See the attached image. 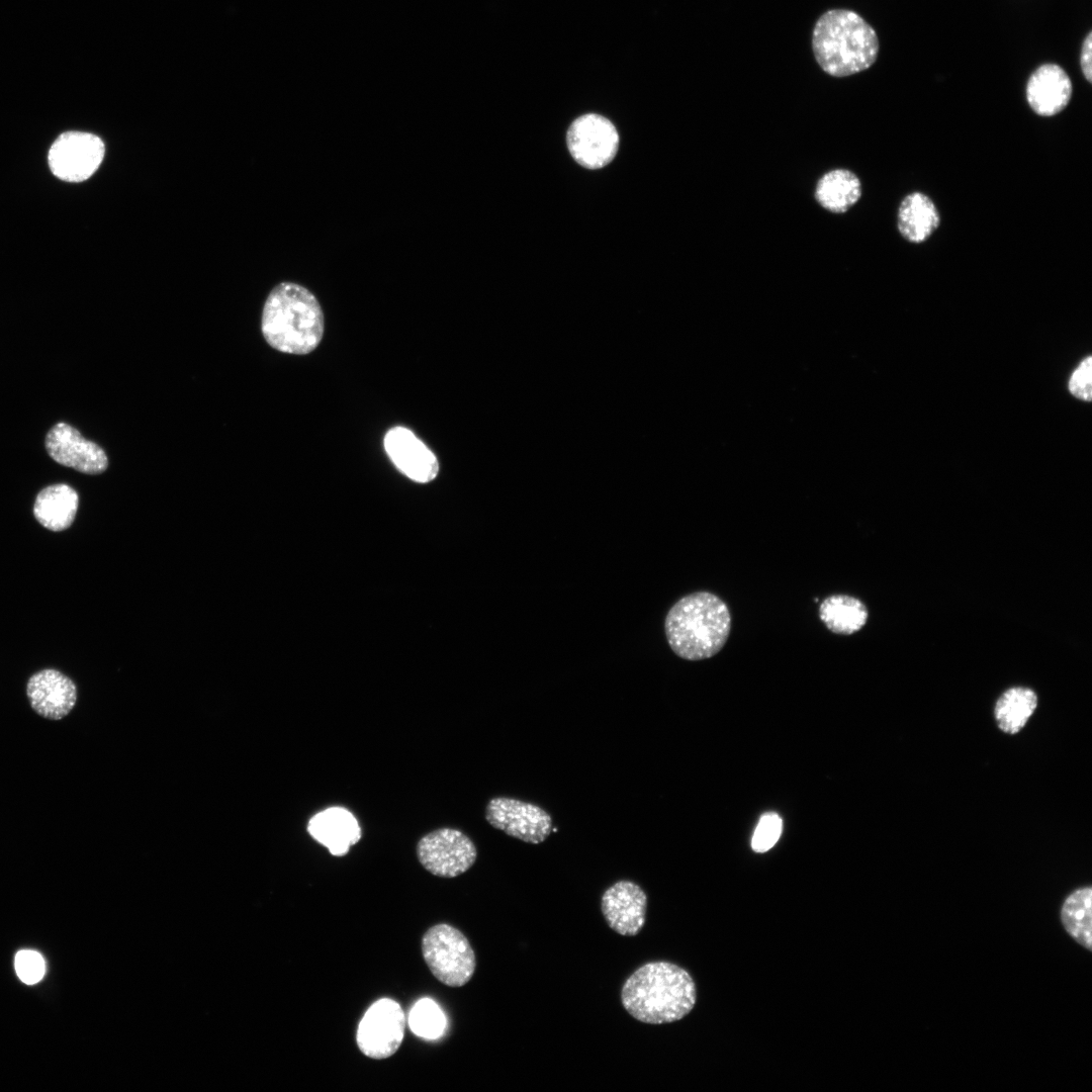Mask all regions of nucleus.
<instances>
[{
	"label": "nucleus",
	"instance_id": "nucleus-5",
	"mask_svg": "<svg viewBox=\"0 0 1092 1092\" xmlns=\"http://www.w3.org/2000/svg\"><path fill=\"white\" fill-rule=\"evenodd\" d=\"M422 953L433 976L449 987H462L476 968L475 952L467 937L454 926L439 923L422 937Z\"/></svg>",
	"mask_w": 1092,
	"mask_h": 1092
},
{
	"label": "nucleus",
	"instance_id": "nucleus-22",
	"mask_svg": "<svg viewBox=\"0 0 1092 1092\" xmlns=\"http://www.w3.org/2000/svg\"><path fill=\"white\" fill-rule=\"evenodd\" d=\"M1091 887L1073 891L1064 901L1061 920L1066 931L1082 946L1091 949Z\"/></svg>",
	"mask_w": 1092,
	"mask_h": 1092
},
{
	"label": "nucleus",
	"instance_id": "nucleus-21",
	"mask_svg": "<svg viewBox=\"0 0 1092 1092\" xmlns=\"http://www.w3.org/2000/svg\"><path fill=\"white\" fill-rule=\"evenodd\" d=\"M1037 707L1036 693L1025 687L1006 690L997 700L994 715L1000 730L1007 734L1018 733Z\"/></svg>",
	"mask_w": 1092,
	"mask_h": 1092
},
{
	"label": "nucleus",
	"instance_id": "nucleus-3",
	"mask_svg": "<svg viewBox=\"0 0 1092 1092\" xmlns=\"http://www.w3.org/2000/svg\"><path fill=\"white\" fill-rule=\"evenodd\" d=\"M266 342L283 353L313 351L324 334V313L315 296L303 286L282 282L269 293L262 312Z\"/></svg>",
	"mask_w": 1092,
	"mask_h": 1092
},
{
	"label": "nucleus",
	"instance_id": "nucleus-26",
	"mask_svg": "<svg viewBox=\"0 0 1092 1092\" xmlns=\"http://www.w3.org/2000/svg\"><path fill=\"white\" fill-rule=\"evenodd\" d=\"M1091 357L1084 359L1073 373L1069 381L1071 393L1082 400L1090 401L1092 398L1091 384Z\"/></svg>",
	"mask_w": 1092,
	"mask_h": 1092
},
{
	"label": "nucleus",
	"instance_id": "nucleus-7",
	"mask_svg": "<svg viewBox=\"0 0 1092 1092\" xmlns=\"http://www.w3.org/2000/svg\"><path fill=\"white\" fill-rule=\"evenodd\" d=\"M405 1016L394 1000L382 998L374 1002L362 1017L356 1042L360 1052L371 1059L383 1060L394 1055L402 1043Z\"/></svg>",
	"mask_w": 1092,
	"mask_h": 1092
},
{
	"label": "nucleus",
	"instance_id": "nucleus-15",
	"mask_svg": "<svg viewBox=\"0 0 1092 1092\" xmlns=\"http://www.w3.org/2000/svg\"><path fill=\"white\" fill-rule=\"evenodd\" d=\"M1073 85L1066 71L1057 64L1039 66L1028 78L1025 95L1031 110L1043 117L1062 112L1069 104Z\"/></svg>",
	"mask_w": 1092,
	"mask_h": 1092
},
{
	"label": "nucleus",
	"instance_id": "nucleus-10",
	"mask_svg": "<svg viewBox=\"0 0 1092 1092\" xmlns=\"http://www.w3.org/2000/svg\"><path fill=\"white\" fill-rule=\"evenodd\" d=\"M567 145L571 156L587 169H599L615 157L619 135L606 117L588 113L576 118L569 126Z\"/></svg>",
	"mask_w": 1092,
	"mask_h": 1092
},
{
	"label": "nucleus",
	"instance_id": "nucleus-2",
	"mask_svg": "<svg viewBox=\"0 0 1092 1092\" xmlns=\"http://www.w3.org/2000/svg\"><path fill=\"white\" fill-rule=\"evenodd\" d=\"M730 630L731 615L727 604L706 590L680 598L664 619L669 647L678 657L691 661L708 659L720 652Z\"/></svg>",
	"mask_w": 1092,
	"mask_h": 1092
},
{
	"label": "nucleus",
	"instance_id": "nucleus-11",
	"mask_svg": "<svg viewBox=\"0 0 1092 1092\" xmlns=\"http://www.w3.org/2000/svg\"><path fill=\"white\" fill-rule=\"evenodd\" d=\"M44 445L54 461L81 473L100 474L108 466L105 451L96 443L86 440L67 423L53 426L46 436Z\"/></svg>",
	"mask_w": 1092,
	"mask_h": 1092
},
{
	"label": "nucleus",
	"instance_id": "nucleus-20",
	"mask_svg": "<svg viewBox=\"0 0 1092 1092\" xmlns=\"http://www.w3.org/2000/svg\"><path fill=\"white\" fill-rule=\"evenodd\" d=\"M819 618L834 634L851 635L867 623L869 613L866 605L848 595H832L819 606Z\"/></svg>",
	"mask_w": 1092,
	"mask_h": 1092
},
{
	"label": "nucleus",
	"instance_id": "nucleus-16",
	"mask_svg": "<svg viewBox=\"0 0 1092 1092\" xmlns=\"http://www.w3.org/2000/svg\"><path fill=\"white\" fill-rule=\"evenodd\" d=\"M309 834L330 852L345 855L358 842L361 829L356 818L344 808L334 807L314 815L308 823Z\"/></svg>",
	"mask_w": 1092,
	"mask_h": 1092
},
{
	"label": "nucleus",
	"instance_id": "nucleus-9",
	"mask_svg": "<svg viewBox=\"0 0 1092 1092\" xmlns=\"http://www.w3.org/2000/svg\"><path fill=\"white\" fill-rule=\"evenodd\" d=\"M485 819L495 829L527 843L543 842L552 832V818L540 806L510 797H494Z\"/></svg>",
	"mask_w": 1092,
	"mask_h": 1092
},
{
	"label": "nucleus",
	"instance_id": "nucleus-24",
	"mask_svg": "<svg viewBox=\"0 0 1092 1092\" xmlns=\"http://www.w3.org/2000/svg\"><path fill=\"white\" fill-rule=\"evenodd\" d=\"M783 828L782 818L777 813L763 814L751 838V847L755 852L769 850L779 840Z\"/></svg>",
	"mask_w": 1092,
	"mask_h": 1092
},
{
	"label": "nucleus",
	"instance_id": "nucleus-1",
	"mask_svg": "<svg viewBox=\"0 0 1092 1092\" xmlns=\"http://www.w3.org/2000/svg\"><path fill=\"white\" fill-rule=\"evenodd\" d=\"M697 1000L688 971L664 961L649 962L632 973L621 989V1002L635 1019L664 1024L687 1016Z\"/></svg>",
	"mask_w": 1092,
	"mask_h": 1092
},
{
	"label": "nucleus",
	"instance_id": "nucleus-27",
	"mask_svg": "<svg viewBox=\"0 0 1092 1092\" xmlns=\"http://www.w3.org/2000/svg\"><path fill=\"white\" fill-rule=\"evenodd\" d=\"M1092 32L1090 31L1085 37L1081 54H1080V66L1082 73L1086 80L1091 83L1092 81Z\"/></svg>",
	"mask_w": 1092,
	"mask_h": 1092
},
{
	"label": "nucleus",
	"instance_id": "nucleus-19",
	"mask_svg": "<svg viewBox=\"0 0 1092 1092\" xmlns=\"http://www.w3.org/2000/svg\"><path fill=\"white\" fill-rule=\"evenodd\" d=\"M862 195V185L855 173L844 168L825 172L817 181L814 197L825 210L841 214L853 207Z\"/></svg>",
	"mask_w": 1092,
	"mask_h": 1092
},
{
	"label": "nucleus",
	"instance_id": "nucleus-14",
	"mask_svg": "<svg viewBox=\"0 0 1092 1092\" xmlns=\"http://www.w3.org/2000/svg\"><path fill=\"white\" fill-rule=\"evenodd\" d=\"M384 448L394 465L408 478L426 483L439 471L434 453L408 429L394 427L384 437Z\"/></svg>",
	"mask_w": 1092,
	"mask_h": 1092
},
{
	"label": "nucleus",
	"instance_id": "nucleus-13",
	"mask_svg": "<svg viewBox=\"0 0 1092 1092\" xmlns=\"http://www.w3.org/2000/svg\"><path fill=\"white\" fill-rule=\"evenodd\" d=\"M26 696L32 710L42 718L61 720L77 701L75 682L54 668L33 673L26 684Z\"/></svg>",
	"mask_w": 1092,
	"mask_h": 1092
},
{
	"label": "nucleus",
	"instance_id": "nucleus-8",
	"mask_svg": "<svg viewBox=\"0 0 1092 1092\" xmlns=\"http://www.w3.org/2000/svg\"><path fill=\"white\" fill-rule=\"evenodd\" d=\"M104 153L105 146L99 136L70 130L60 134L52 144L48 155L49 166L57 178L78 183L95 173Z\"/></svg>",
	"mask_w": 1092,
	"mask_h": 1092
},
{
	"label": "nucleus",
	"instance_id": "nucleus-4",
	"mask_svg": "<svg viewBox=\"0 0 1092 1092\" xmlns=\"http://www.w3.org/2000/svg\"><path fill=\"white\" fill-rule=\"evenodd\" d=\"M875 29L856 12L831 9L817 20L812 50L820 68L833 77H846L868 70L879 54Z\"/></svg>",
	"mask_w": 1092,
	"mask_h": 1092
},
{
	"label": "nucleus",
	"instance_id": "nucleus-18",
	"mask_svg": "<svg viewBox=\"0 0 1092 1092\" xmlns=\"http://www.w3.org/2000/svg\"><path fill=\"white\" fill-rule=\"evenodd\" d=\"M79 507L77 491L66 483H57L42 488L33 505L35 520L46 529L61 532L74 522Z\"/></svg>",
	"mask_w": 1092,
	"mask_h": 1092
},
{
	"label": "nucleus",
	"instance_id": "nucleus-25",
	"mask_svg": "<svg viewBox=\"0 0 1092 1092\" xmlns=\"http://www.w3.org/2000/svg\"><path fill=\"white\" fill-rule=\"evenodd\" d=\"M44 969L42 957L34 950H20L15 956L16 974L27 985L39 982L44 975Z\"/></svg>",
	"mask_w": 1092,
	"mask_h": 1092
},
{
	"label": "nucleus",
	"instance_id": "nucleus-23",
	"mask_svg": "<svg viewBox=\"0 0 1092 1092\" xmlns=\"http://www.w3.org/2000/svg\"><path fill=\"white\" fill-rule=\"evenodd\" d=\"M408 1024L416 1035L426 1039H436L445 1031L446 1018L435 1001L423 998L412 1008Z\"/></svg>",
	"mask_w": 1092,
	"mask_h": 1092
},
{
	"label": "nucleus",
	"instance_id": "nucleus-6",
	"mask_svg": "<svg viewBox=\"0 0 1092 1092\" xmlns=\"http://www.w3.org/2000/svg\"><path fill=\"white\" fill-rule=\"evenodd\" d=\"M416 853L421 866L440 878H455L467 872L475 862L474 842L455 828H438L418 841Z\"/></svg>",
	"mask_w": 1092,
	"mask_h": 1092
},
{
	"label": "nucleus",
	"instance_id": "nucleus-17",
	"mask_svg": "<svg viewBox=\"0 0 1092 1092\" xmlns=\"http://www.w3.org/2000/svg\"><path fill=\"white\" fill-rule=\"evenodd\" d=\"M939 224L938 209L925 193L914 191L901 200L897 212V229L909 243H924Z\"/></svg>",
	"mask_w": 1092,
	"mask_h": 1092
},
{
	"label": "nucleus",
	"instance_id": "nucleus-12",
	"mask_svg": "<svg viewBox=\"0 0 1092 1092\" xmlns=\"http://www.w3.org/2000/svg\"><path fill=\"white\" fill-rule=\"evenodd\" d=\"M602 913L608 925L624 936H634L645 924L647 896L636 883L618 881L602 895Z\"/></svg>",
	"mask_w": 1092,
	"mask_h": 1092
}]
</instances>
